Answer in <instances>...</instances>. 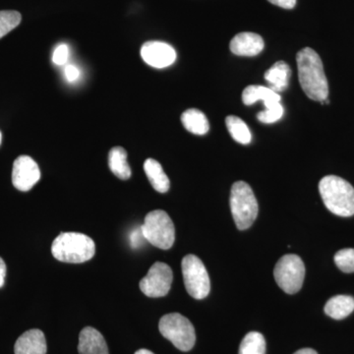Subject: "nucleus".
Instances as JSON below:
<instances>
[{"instance_id": "412c9836", "label": "nucleus", "mask_w": 354, "mask_h": 354, "mask_svg": "<svg viewBox=\"0 0 354 354\" xmlns=\"http://www.w3.org/2000/svg\"><path fill=\"white\" fill-rule=\"evenodd\" d=\"M227 128L232 138L242 145H248L252 140V134L243 120L239 116L230 115L225 120Z\"/></svg>"}, {"instance_id": "a211bd4d", "label": "nucleus", "mask_w": 354, "mask_h": 354, "mask_svg": "<svg viewBox=\"0 0 354 354\" xmlns=\"http://www.w3.org/2000/svg\"><path fill=\"white\" fill-rule=\"evenodd\" d=\"M144 171L153 189L160 193L167 192L171 186L169 177L162 169V165L153 158H148L144 162Z\"/></svg>"}, {"instance_id": "2eb2a0df", "label": "nucleus", "mask_w": 354, "mask_h": 354, "mask_svg": "<svg viewBox=\"0 0 354 354\" xmlns=\"http://www.w3.org/2000/svg\"><path fill=\"white\" fill-rule=\"evenodd\" d=\"M281 95L265 86L250 85L244 88L242 101L246 106H252L255 102L262 101L266 109L271 108L281 102Z\"/></svg>"}, {"instance_id": "dca6fc26", "label": "nucleus", "mask_w": 354, "mask_h": 354, "mask_svg": "<svg viewBox=\"0 0 354 354\" xmlns=\"http://www.w3.org/2000/svg\"><path fill=\"white\" fill-rule=\"evenodd\" d=\"M291 70L290 65L285 62H276L265 73V80L269 84V88L274 92H283L290 85Z\"/></svg>"}, {"instance_id": "c756f323", "label": "nucleus", "mask_w": 354, "mask_h": 354, "mask_svg": "<svg viewBox=\"0 0 354 354\" xmlns=\"http://www.w3.org/2000/svg\"><path fill=\"white\" fill-rule=\"evenodd\" d=\"M6 265L4 263L3 259L0 257V288L4 286V281H6Z\"/></svg>"}, {"instance_id": "7c9ffc66", "label": "nucleus", "mask_w": 354, "mask_h": 354, "mask_svg": "<svg viewBox=\"0 0 354 354\" xmlns=\"http://www.w3.org/2000/svg\"><path fill=\"white\" fill-rule=\"evenodd\" d=\"M295 354H318L317 351L312 348H302L297 351Z\"/></svg>"}, {"instance_id": "cd10ccee", "label": "nucleus", "mask_w": 354, "mask_h": 354, "mask_svg": "<svg viewBox=\"0 0 354 354\" xmlns=\"http://www.w3.org/2000/svg\"><path fill=\"white\" fill-rule=\"evenodd\" d=\"M65 76H66V79L69 82H73V81H75L79 77L78 68L74 66V65H67V66L65 67Z\"/></svg>"}, {"instance_id": "393cba45", "label": "nucleus", "mask_w": 354, "mask_h": 354, "mask_svg": "<svg viewBox=\"0 0 354 354\" xmlns=\"http://www.w3.org/2000/svg\"><path fill=\"white\" fill-rule=\"evenodd\" d=\"M285 109L281 106V102L274 104L271 108L266 109L265 111H261L257 114L258 120L265 124H271V123L277 122L283 118Z\"/></svg>"}, {"instance_id": "bb28decb", "label": "nucleus", "mask_w": 354, "mask_h": 354, "mask_svg": "<svg viewBox=\"0 0 354 354\" xmlns=\"http://www.w3.org/2000/svg\"><path fill=\"white\" fill-rule=\"evenodd\" d=\"M129 239L131 246L135 249L140 248L147 241L141 227L134 228L130 234Z\"/></svg>"}, {"instance_id": "6ab92c4d", "label": "nucleus", "mask_w": 354, "mask_h": 354, "mask_svg": "<svg viewBox=\"0 0 354 354\" xmlns=\"http://www.w3.org/2000/svg\"><path fill=\"white\" fill-rule=\"evenodd\" d=\"M109 165L114 176L121 180H127L131 177V169L127 162V153L122 147L111 149L109 153Z\"/></svg>"}, {"instance_id": "5701e85b", "label": "nucleus", "mask_w": 354, "mask_h": 354, "mask_svg": "<svg viewBox=\"0 0 354 354\" xmlns=\"http://www.w3.org/2000/svg\"><path fill=\"white\" fill-rule=\"evenodd\" d=\"M22 20V16L18 11H0V39L18 27Z\"/></svg>"}, {"instance_id": "a878e982", "label": "nucleus", "mask_w": 354, "mask_h": 354, "mask_svg": "<svg viewBox=\"0 0 354 354\" xmlns=\"http://www.w3.org/2000/svg\"><path fill=\"white\" fill-rule=\"evenodd\" d=\"M69 57V48L66 44H62L57 46L53 51V62L57 65H64Z\"/></svg>"}, {"instance_id": "473e14b6", "label": "nucleus", "mask_w": 354, "mask_h": 354, "mask_svg": "<svg viewBox=\"0 0 354 354\" xmlns=\"http://www.w3.org/2000/svg\"><path fill=\"white\" fill-rule=\"evenodd\" d=\"M1 141H2V134H1V132H0V145H1Z\"/></svg>"}, {"instance_id": "f257e3e1", "label": "nucleus", "mask_w": 354, "mask_h": 354, "mask_svg": "<svg viewBox=\"0 0 354 354\" xmlns=\"http://www.w3.org/2000/svg\"><path fill=\"white\" fill-rule=\"evenodd\" d=\"M297 62L299 82L305 95L316 102L328 99L329 84L318 53L312 48H305L297 53Z\"/></svg>"}, {"instance_id": "9b49d317", "label": "nucleus", "mask_w": 354, "mask_h": 354, "mask_svg": "<svg viewBox=\"0 0 354 354\" xmlns=\"http://www.w3.org/2000/svg\"><path fill=\"white\" fill-rule=\"evenodd\" d=\"M141 57L144 62L153 68H167L174 64L176 51L171 44L164 41H147L141 48Z\"/></svg>"}, {"instance_id": "4be33fe9", "label": "nucleus", "mask_w": 354, "mask_h": 354, "mask_svg": "<svg viewBox=\"0 0 354 354\" xmlns=\"http://www.w3.org/2000/svg\"><path fill=\"white\" fill-rule=\"evenodd\" d=\"M239 354H266L264 335L258 332L248 333L242 339Z\"/></svg>"}, {"instance_id": "f8f14e48", "label": "nucleus", "mask_w": 354, "mask_h": 354, "mask_svg": "<svg viewBox=\"0 0 354 354\" xmlns=\"http://www.w3.org/2000/svg\"><path fill=\"white\" fill-rule=\"evenodd\" d=\"M264 46L262 37L251 32L236 35L230 44L232 53L239 57H255L264 50Z\"/></svg>"}, {"instance_id": "1a4fd4ad", "label": "nucleus", "mask_w": 354, "mask_h": 354, "mask_svg": "<svg viewBox=\"0 0 354 354\" xmlns=\"http://www.w3.org/2000/svg\"><path fill=\"white\" fill-rule=\"evenodd\" d=\"M174 274L165 263H155L140 281V290L148 297H164L171 290Z\"/></svg>"}, {"instance_id": "0eeeda50", "label": "nucleus", "mask_w": 354, "mask_h": 354, "mask_svg": "<svg viewBox=\"0 0 354 354\" xmlns=\"http://www.w3.org/2000/svg\"><path fill=\"white\" fill-rule=\"evenodd\" d=\"M277 283L288 295H295L301 290L305 278V266L301 258L295 254L283 256L274 270Z\"/></svg>"}, {"instance_id": "9d476101", "label": "nucleus", "mask_w": 354, "mask_h": 354, "mask_svg": "<svg viewBox=\"0 0 354 354\" xmlns=\"http://www.w3.org/2000/svg\"><path fill=\"white\" fill-rule=\"evenodd\" d=\"M41 178L38 164L29 156H20L13 164L12 183L16 189L27 192Z\"/></svg>"}, {"instance_id": "b1692460", "label": "nucleus", "mask_w": 354, "mask_h": 354, "mask_svg": "<svg viewBox=\"0 0 354 354\" xmlns=\"http://www.w3.org/2000/svg\"><path fill=\"white\" fill-rule=\"evenodd\" d=\"M335 263L342 272H354V249L346 248L337 251L335 255Z\"/></svg>"}, {"instance_id": "f3484780", "label": "nucleus", "mask_w": 354, "mask_h": 354, "mask_svg": "<svg viewBox=\"0 0 354 354\" xmlns=\"http://www.w3.org/2000/svg\"><path fill=\"white\" fill-rule=\"evenodd\" d=\"M324 310L330 318L342 320L354 311V298L349 295H337L328 300Z\"/></svg>"}, {"instance_id": "f03ea898", "label": "nucleus", "mask_w": 354, "mask_h": 354, "mask_svg": "<svg viewBox=\"0 0 354 354\" xmlns=\"http://www.w3.org/2000/svg\"><path fill=\"white\" fill-rule=\"evenodd\" d=\"M319 191L330 213L339 216L354 215V188L341 177L328 176L321 179Z\"/></svg>"}, {"instance_id": "20e7f679", "label": "nucleus", "mask_w": 354, "mask_h": 354, "mask_svg": "<svg viewBox=\"0 0 354 354\" xmlns=\"http://www.w3.org/2000/svg\"><path fill=\"white\" fill-rule=\"evenodd\" d=\"M230 209L237 228L245 230L255 221L259 212L252 188L244 181H237L230 191Z\"/></svg>"}, {"instance_id": "aec40b11", "label": "nucleus", "mask_w": 354, "mask_h": 354, "mask_svg": "<svg viewBox=\"0 0 354 354\" xmlns=\"http://www.w3.org/2000/svg\"><path fill=\"white\" fill-rule=\"evenodd\" d=\"M181 122L187 131L196 135H205L209 130L208 118L197 109H190L181 115Z\"/></svg>"}, {"instance_id": "c85d7f7f", "label": "nucleus", "mask_w": 354, "mask_h": 354, "mask_svg": "<svg viewBox=\"0 0 354 354\" xmlns=\"http://www.w3.org/2000/svg\"><path fill=\"white\" fill-rule=\"evenodd\" d=\"M274 6L281 7L285 9H292L297 4V0H268Z\"/></svg>"}, {"instance_id": "2f4dec72", "label": "nucleus", "mask_w": 354, "mask_h": 354, "mask_svg": "<svg viewBox=\"0 0 354 354\" xmlns=\"http://www.w3.org/2000/svg\"><path fill=\"white\" fill-rule=\"evenodd\" d=\"M135 354H153L152 351H148V349H139Z\"/></svg>"}, {"instance_id": "7ed1b4c3", "label": "nucleus", "mask_w": 354, "mask_h": 354, "mask_svg": "<svg viewBox=\"0 0 354 354\" xmlns=\"http://www.w3.org/2000/svg\"><path fill=\"white\" fill-rule=\"evenodd\" d=\"M51 253L60 262L81 264L94 257L95 242L79 232H62L53 241Z\"/></svg>"}, {"instance_id": "39448f33", "label": "nucleus", "mask_w": 354, "mask_h": 354, "mask_svg": "<svg viewBox=\"0 0 354 354\" xmlns=\"http://www.w3.org/2000/svg\"><path fill=\"white\" fill-rule=\"evenodd\" d=\"M158 329L165 339L181 351H189L196 342L192 323L178 313L167 314L160 320Z\"/></svg>"}, {"instance_id": "4468645a", "label": "nucleus", "mask_w": 354, "mask_h": 354, "mask_svg": "<svg viewBox=\"0 0 354 354\" xmlns=\"http://www.w3.org/2000/svg\"><path fill=\"white\" fill-rule=\"evenodd\" d=\"M78 351L80 354H109L108 344L99 330L86 327L79 335Z\"/></svg>"}, {"instance_id": "423d86ee", "label": "nucleus", "mask_w": 354, "mask_h": 354, "mask_svg": "<svg viewBox=\"0 0 354 354\" xmlns=\"http://www.w3.org/2000/svg\"><path fill=\"white\" fill-rule=\"evenodd\" d=\"M142 232L149 243L162 250H167L176 241V230L171 218L162 209L150 212L146 216Z\"/></svg>"}, {"instance_id": "6e6552de", "label": "nucleus", "mask_w": 354, "mask_h": 354, "mask_svg": "<svg viewBox=\"0 0 354 354\" xmlns=\"http://www.w3.org/2000/svg\"><path fill=\"white\" fill-rule=\"evenodd\" d=\"M186 290L195 299H204L211 290V281L206 267L197 256H185L181 263Z\"/></svg>"}, {"instance_id": "ddd939ff", "label": "nucleus", "mask_w": 354, "mask_h": 354, "mask_svg": "<svg viewBox=\"0 0 354 354\" xmlns=\"http://www.w3.org/2000/svg\"><path fill=\"white\" fill-rule=\"evenodd\" d=\"M46 337L41 330H27L20 335L14 346L15 354H46Z\"/></svg>"}]
</instances>
